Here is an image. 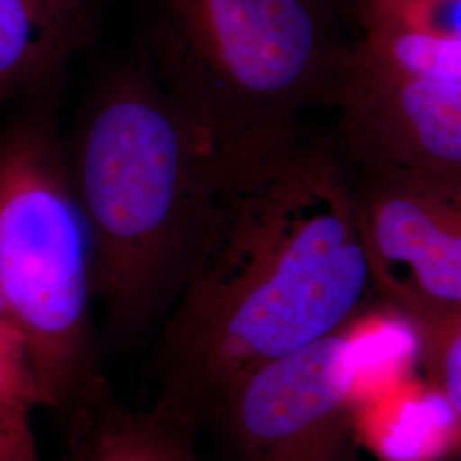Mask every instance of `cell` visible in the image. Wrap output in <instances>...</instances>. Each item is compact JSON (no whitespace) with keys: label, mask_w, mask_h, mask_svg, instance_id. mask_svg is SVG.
Segmentation results:
<instances>
[{"label":"cell","mask_w":461,"mask_h":461,"mask_svg":"<svg viewBox=\"0 0 461 461\" xmlns=\"http://www.w3.org/2000/svg\"><path fill=\"white\" fill-rule=\"evenodd\" d=\"M371 291L340 149L301 123L214 146L197 249L159 327L152 412L194 434L248 373L350 327Z\"/></svg>","instance_id":"cell-1"},{"label":"cell","mask_w":461,"mask_h":461,"mask_svg":"<svg viewBox=\"0 0 461 461\" xmlns=\"http://www.w3.org/2000/svg\"><path fill=\"white\" fill-rule=\"evenodd\" d=\"M214 146L148 62L110 68L66 139L67 167L93 248L95 297L113 337L159 330L197 249Z\"/></svg>","instance_id":"cell-2"},{"label":"cell","mask_w":461,"mask_h":461,"mask_svg":"<svg viewBox=\"0 0 461 461\" xmlns=\"http://www.w3.org/2000/svg\"><path fill=\"white\" fill-rule=\"evenodd\" d=\"M0 131V294L21 331L38 407L103 403L93 248L68 176L60 91Z\"/></svg>","instance_id":"cell-3"},{"label":"cell","mask_w":461,"mask_h":461,"mask_svg":"<svg viewBox=\"0 0 461 461\" xmlns=\"http://www.w3.org/2000/svg\"><path fill=\"white\" fill-rule=\"evenodd\" d=\"M144 60L212 146L299 125L335 104L348 53L314 0H142Z\"/></svg>","instance_id":"cell-4"},{"label":"cell","mask_w":461,"mask_h":461,"mask_svg":"<svg viewBox=\"0 0 461 461\" xmlns=\"http://www.w3.org/2000/svg\"><path fill=\"white\" fill-rule=\"evenodd\" d=\"M359 371V342L347 327L248 373L215 413L238 461H357Z\"/></svg>","instance_id":"cell-5"},{"label":"cell","mask_w":461,"mask_h":461,"mask_svg":"<svg viewBox=\"0 0 461 461\" xmlns=\"http://www.w3.org/2000/svg\"><path fill=\"white\" fill-rule=\"evenodd\" d=\"M348 166L373 291L400 316L461 310V176Z\"/></svg>","instance_id":"cell-6"},{"label":"cell","mask_w":461,"mask_h":461,"mask_svg":"<svg viewBox=\"0 0 461 461\" xmlns=\"http://www.w3.org/2000/svg\"><path fill=\"white\" fill-rule=\"evenodd\" d=\"M335 106L348 165L461 176V83L396 77L348 53Z\"/></svg>","instance_id":"cell-7"},{"label":"cell","mask_w":461,"mask_h":461,"mask_svg":"<svg viewBox=\"0 0 461 461\" xmlns=\"http://www.w3.org/2000/svg\"><path fill=\"white\" fill-rule=\"evenodd\" d=\"M108 0H0V108L60 91L98 36Z\"/></svg>","instance_id":"cell-8"},{"label":"cell","mask_w":461,"mask_h":461,"mask_svg":"<svg viewBox=\"0 0 461 461\" xmlns=\"http://www.w3.org/2000/svg\"><path fill=\"white\" fill-rule=\"evenodd\" d=\"M81 415L86 426L74 461H202L192 436L152 411L99 403Z\"/></svg>","instance_id":"cell-9"},{"label":"cell","mask_w":461,"mask_h":461,"mask_svg":"<svg viewBox=\"0 0 461 461\" xmlns=\"http://www.w3.org/2000/svg\"><path fill=\"white\" fill-rule=\"evenodd\" d=\"M366 28L363 43L350 53L357 64L396 77L461 83V36Z\"/></svg>","instance_id":"cell-10"},{"label":"cell","mask_w":461,"mask_h":461,"mask_svg":"<svg viewBox=\"0 0 461 461\" xmlns=\"http://www.w3.org/2000/svg\"><path fill=\"white\" fill-rule=\"evenodd\" d=\"M402 318L417 339L430 384L461 428V310L413 312Z\"/></svg>","instance_id":"cell-11"},{"label":"cell","mask_w":461,"mask_h":461,"mask_svg":"<svg viewBox=\"0 0 461 461\" xmlns=\"http://www.w3.org/2000/svg\"><path fill=\"white\" fill-rule=\"evenodd\" d=\"M366 26L461 36V0H366Z\"/></svg>","instance_id":"cell-12"},{"label":"cell","mask_w":461,"mask_h":461,"mask_svg":"<svg viewBox=\"0 0 461 461\" xmlns=\"http://www.w3.org/2000/svg\"><path fill=\"white\" fill-rule=\"evenodd\" d=\"M38 407L28 350L16 321L0 294V409Z\"/></svg>","instance_id":"cell-13"},{"label":"cell","mask_w":461,"mask_h":461,"mask_svg":"<svg viewBox=\"0 0 461 461\" xmlns=\"http://www.w3.org/2000/svg\"><path fill=\"white\" fill-rule=\"evenodd\" d=\"M32 413L24 409H0V461H41Z\"/></svg>","instance_id":"cell-14"}]
</instances>
